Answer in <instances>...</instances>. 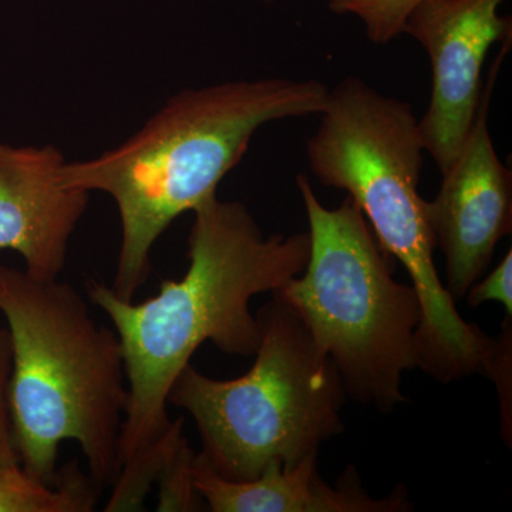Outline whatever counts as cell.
I'll return each mask as SVG.
<instances>
[{
    "mask_svg": "<svg viewBox=\"0 0 512 512\" xmlns=\"http://www.w3.org/2000/svg\"><path fill=\"white\" fill-rule=\"evenodd\" d=\"M309 222L308 264L272 295L302 320L346 393L389 412L403 403L404 372L417 367L419 295L393 278L386 252L352 198L326 208L296 177Z\"/></svg>",
    "mask_w": 512,
    "mask_h": 512,
    "instance_id": "cell-5",
    "label": "cell"
},
{
    "mask_svg": "<svg viewBox=\"0 0 512 512\" xmlns=\"http://www.w3.org/2000/svg\"><path fill=\"white\" fill-rule=\"evenodd\" d=\"M97 490L76 461L59 470L56 484L32 476L20 463H0V512H90Z\"/></svg>",
    "mask_w": 512,
    "mask_h": 512,
    "instance_id": "cell-11",
    "label": "cell"
},
{
    "mask_svg": "<svg viewBox=\"0 0 512 512\" xmlns=\"http://www.w3.org/2000/svg\"><path fill=\"white\" fill-rule=\"evenodd\" d=\"M421 0H329L336 15L355 16L363 23L367 39L386 45L403 35L404 23Z\"/></svg>",
    "mask_w": 512,
    "mask_h": 512,
    "instance_id": "cell-12",
    "label": "cell"
},
{
    "mask_svg": "<svg viewBox=\"0 0 512 512\" xmlns=\"http://www.w3.org/2000/svg\"><path fill=\"white\" fill-rule=\"evenodd\" d=\"M329 87L319 80H235L174 94L137 133L90 160L60 168L66 188L116 202L121 245L111 288L133 301L151 272V252L178 217L217 195L256 131L272 121L316 116Z\"/></svg>",
    "mask_w": 512,
    "mask_h": 512,
    "instance_id": "cell-2",
    "label": "cell"
},
{
    "mask_svg": "<svg viewBox=\"0 0 512 512\" xmlns=\"http://www.w3.org/2000/svg\"><path fill=\"white\" fill-rule=\"evenodd\" d=\"M511 43H504L484 84L476 119L429 202L436 247L446 259V286L454 301L487 271L498 242L511 234L512 175L498 157L488 128V109L498 70Z\"/></svg>",
    "mask_w": 512,
    "mask_h": 512,
    "instance_id": "cell-7",
    "label": "cell"
},
{
    "mask_svg": "<svg viewBox=\"0 0 512 512\" xmlns=\"http://www.w3.org/2000/svg\"><path fill=\"white\" fill-rule=\"evenodd\" d=\"M192 214L188 271L161 282L153 298L126 301L109 285L87 282L90 302L113 323L126 366L120 471L110 497L123 508L143 507L183 437V419L168 417V394L192 355L205 342L229 355H255L261 325L249 302L284 288L308 264L309 234L265 237L241 202L214 195Z\"/></svg>",
    "mask_w": 512,
    "mask_h": 512,
    "instance_id": "cell-1",
    "label": "cell"
},
{
    "mask_svg": "<svg viewBox=\"0 0 512 512\" xmlns=\"http://www.w3.org/2000/svg\"><path fill=\"white\" fill-rule=\"evenodd\" d=\"M256 318L261 339L244 376L212 379L190 363L168 394L195 421L201 456L232 481L254 480L271 463L295 467L343 429L342 377L302 320L276 296Z\"/></svg>",
    "mask_w": 512,
    "mask_h": 512,
    "instance_id": "cell-6",
    "label": "cell"
},
{
    "mask_svg": "<svg viewBox=\"0 0 512 512\" xmlns=\"http://www.w3.org/2000/svg\"><path fill=\"white\" fill-rule=\"evenodd\" d=\"M504 0H421L403 33L430 57L433 89L420 120L424 148L440 171L457 156L476 119L491 47L511 40V19L498 13Z\"/></svg>",
    "mask_w": 512,
    "mask_h": 512,
    "instance_id": "cell-8",
    "label": "cell"
},
{
    "mask_svg": "<svg viewBox=\"0 0 512 512\" xmlns=\"http://www.w3.org/2000/svg\"><path fill=\"white\" fill-rule=\"evenodd\" d=\"M316 458L318 453L309 454L292 468L271 463L254 480L232 481L195 454L192 483L214 512H397L412 507L403 493L386 500L370 497L355 471L332 487L319 477Z\"/></svg>",
    "mask_w": 512,
    "mask_h": 512,
    "instance_id": "cell-10",
    "label": "cell"
},
{
    "mask_svg": "<svg viewBox=\"0 0 512 512\" xmlns=\"http://www.w3.org/2000/svg\"><path fill=\"white\" fill-rule=\"evenodd\" d=\"M318 116V130L306 141L313 175L348 192L419 295L417 367L443 383L483 373L494 340L461 318L437 274L429 202L419 194L426 148L412 106L348 76L329 89Z\"/></svg>",
    "mask_w": 512,
    "mask_h": 512,
    "instance_id": "cell-3",
    "label": "cell"
},
{
    "mask_svg": "<svg viewBox=\"0 0 512 512\" xmlns=\"http://www.w3.org/2000/svg\"><path fill=\"white\" fill-rule=\"evenodd\" d=\"M467 303L471 308L483 305L485 302H500L504 306L505 316H512V251L501 259L483 281H478L468 289Z\"/></svg>",
    "mask_w": 512,
    "mask_h": 512,
    "instance_id": "cell-15",
    "label": "cell"
},
{
    "mask_svg": "<svg viewBox=\"0 0 512 512\" xmlns=\"http://www.w3.org/2000/svg\"><path fill=\"white\" fill-rule=\"evenodd\" d=\"M0 313L12 339L9 412L20 464L56 484L60 446L76 441L94 484L113 485L128 402L116 330L93 318L73 286L2 262Z\"/></svg>",
    "mask_w": 512,
    "mask_h": 512,
    "instance_id": "cell-4",
    "label": "cell"
},
{
    "mask_svg": "<svg viewBox=\"0 0 512 512\" xmlns=\"http://www.w3.org/2000/svg\"><path fill=\"white\" fill-rule=\"evenodd\" d=\"M265 3H272L275 2V0H264Z\"/></svg>",
    "mask_w": 512,
    "mask_h": 512,
    "instance_id": "cell-16",
    "label": "cell"
},
{
    "mask_svg": "<svg viewBox=\"0 0 512 512\" xmlns=\"http://www.w3.org/2000/svg\"><path fill=\"white\" fill-rule=\"evenodd\" d=\"M59 148L0 141V251H15L37 279H57L90 192L60 184Z\"/></svg>",
    "mask_w": 512,
    "mask_h": 512,
    "instance_id": "cell-9",
    "label": "cell"
},
{
    "mask_svg": "<svg viewBox=\"0 0 512 512\" xmlns=\"http://www.w3.org/2000/svg\"><path fill=\"white\" fill-rule=\"evenodd\" d=\"M13 349L8 326L0 323V463H20L9 412V386L12 377Z\"/></svg>",
    "mask_w": 512,
    "mask_h": 512,
    "instance_id": "cell-14",
    "label": "cell"
},
{
    "mask_svg": "<svg viewBox=\"0 0 512 512\" xmlns=\"http://www.w3.org/2000/svg\"><path fill=\"white\" fill-rule=\"evenodd\" d=\"M195 453L188 440H180L158 474V511H198L204 504L192 483Z\"/></svg>",
    "mask_w": 512,
    "mask_h": 512,
    "instance_id": "cell-13",
    "label": "cell"
}]
</instances>
